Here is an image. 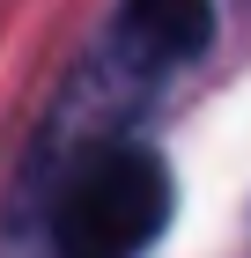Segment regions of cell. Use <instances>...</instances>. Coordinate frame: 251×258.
Returning <instances> with one entry per match:
<instances>
[{
  "instance_id": "1",
  "label": "cell",
  "mask_w": 251,
  "mask_h": 258,
  "mask_svg": "<svg viewBox=\"0 0 251 258\" xmlns=\"http://www.w3.org/2000/svg\"><path fill=\"white\" fill-rule=\"evenodd\" d=\"M163 221H170V170L133 140L81 155V170L52 199L59 258H140L163 236Z\"/></svg>"
},
{
  "instance_id": "2",
  "label": "cell",
  "mask_w": 251,
  "mask_h": 258,
  "mask_svg": "<svg viewBox=\"0 0 251 258\" xmlns=\"http://www.w3.org/2000/svg\"><path fill=\"white\" fill-rule=\"evenodd\" d=\"M207 30H214L207 0H126L111 30V59L126 74H163V67L192 59L207 44Z\"/></svg>"
}]
</instances>
